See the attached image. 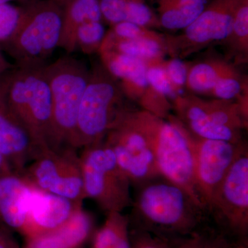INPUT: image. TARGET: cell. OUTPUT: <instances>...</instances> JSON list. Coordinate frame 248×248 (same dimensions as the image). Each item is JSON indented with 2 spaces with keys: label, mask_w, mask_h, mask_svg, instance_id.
<instances>
[{
  "label": "cell",
  "mask_w": 248,
  "mask_h": 248,
  "mask_svg": "<svg viewBox=\"0 0 248 248\" xmlns=\"http://www.w3.org/2000/svg\"><path fill=\"white\" fill-rule=\"evenodd\" d=\"M162 65L174 91L178 95L183 94L181 91L186 89L190 63L182 59L170 58L167 60L164 59Z\"/></svg>",
  "instance_id": "cell-31"
},
{
  "label": "cell",
  "mask_w": 248,
  "mask_h": 248,
  "mask_svg": "<svg viewBox=\"0 0 248 248\" xmlns=\"http://www.w3.org/2000/svg\"><path fill=\"white\" fill-rule=\"evenodd\" d=\"M20 175L32 187L77 203L86 199L79 156L73 148L46 147Z\"/></svg>",
  "instance_id": "cell-10"
},
{
  "label": "cell",
  "mask_w": 248,
  "mask_h": 248,
  "mask_svg": "<svg viewBox=\"0 0 248 248\" xmlns=\"http://www.w3.org/2000/svg\"><path fill=\"white\" fill-rule=\"evenodd\" d=\"M79 159L86 199L107 214L132 206L130 180L104 141L83 148Z\"/></svg>",
  "instance_id": "cell-8"
},
{
  "label": "cell",
  "mask_w": 248,
  "mask_h": 248,
  "mask_svg": "<svg viewBox=\"0 0 248 248\" xmlns=\"http://www.w3.org/2000/svg\"><path fill=\"white\" fill-rule=\"evenodd\" d=\"M239 0H213L203 12L179 34H165L166 53L184 60L221 44L231 33Z\"/></svg>",
  "instance_id": "cell-12"
},
{
  "label": "cell",
  "mask_w": 248,
  "mask_h": 248,
  "mask_svg": "<svg viewBox=\"0 0 248 248\" xmlns=\"http://www.w3.org/2000/svg\"><path fill=\"white\" fill-rule=\"evenodd\" d=\"M101 50L116 52L146 62L160 61L167 55L166 42L119 38L108 31L99 52Z\"/></svg>",
  "instance_id": "cell-23"
},
{
  "label": "cell",
  "mask_w": 248,
  "mask_h": 248,
  "mask_svg": "<svg viewBox=\"0 0 248 248\" xmlns=\"http://www.w3.org/2000/svg\"><path fill=\"white\" fill-rule=\"evenodd\" d=\"M236 65L226 58L215 56L189 65L186 89L191 94L208 96L222 77L237 71Z\"/></svg>",
  "instance_id": "cell-20"
},
{
  "label": "cell",
  "mask_w": 248,
  "mask_h": 248,
  "mask_svg": "<svg viewBox=\"0 0 248 248\" xmlns=\"http://www.w3.org/2000/svg\"><path fill=\"white\" fill-rule=\"evenodd\" d=\"M63 4V27L60 48L67 53L76 51L75 35L81 24L91 21L103 22L99 0H60Z\"/></svg>",
  "instance_id": "cell-19"
},
{
  "label": "cell",
  "mask_w": 248,
  "mask_h": 248,
  "mask_svg": "<svg viewBox=\"0 0 248 248\" xmlns=\"http://www.w3.org/2000/svg\"><path fill=\"white\" fill-rule=\"evenodd\" d=\"M228 61L239 66L248 60V0H239L235 11L231 33L221 42Z\"/></svg>",
  "instance_id": "cell-24"
},
{
  "label": "cell",
  "mask_w": 248,
  "mask_h": 248,
  "mask_svg": "<svg viewBox=\"0 0 248 248\" xmlns=\"http://www.w3.org/2000/svg\"><path fill=\"white\" fill-rule=\"evenodd\" d=\"M0 248H20L11 232L0 226Z\"/></svg>",
  "instance_id": "cell-33"
},
{
  "label": "cell",
  "mask_w": 248,
  "mask_h": 248,
  "mask_svg": "<svg viewBox=\"0 0 248 248\" xmlns=\"http://www.w3.org/2000/svg\"><path fill=\"white\" fill-rule=\"evenodd\" d=\"M13 1H16V0H0V4H9Z\"/></svg>",
  "instance_id": "cell-36"
},
{
  "label": "cell",
  "mask_w": 248,
  "mask_h": 248,
  "mask_svg": "<svg viewBox=\"0 0 248 248\" xmlns=\"http://www.w3.org/2000/svg\"><path fill=\"white\" fill-rule=\"evenodd\" d=\"M107 31L103 22L91 21L81 24L75 35L76 50L86 55L99 53Z\"/></svg>",
  "instance_id": "cell-26"
},
{
  "label": "cell",
  "mask_w": 248,
  "mask_h": 248,
  "mask_svg": "<svg viewBox=\"0 0 248 248\" xmlns=\"http://www.w3.org/2000/svg\"><path fill=\"white\" fill-rule=\"evenodd\" d=\"M11 64L6 61V58H4V55L1 53V50H0V75L1 73H4L5 71L9 69V68H11Z\"/></svg>",
  "instance_id": "cell-35"
},
{
  "label": "cell",
  "mask_w": 248,
  "mask_h": 248,
  "mask_svg": "<svg viewBox=\"0 0 248 248\" xmlns=\"http://www.w3.org/2000/svg\"><path fill=\"white\" fill-rule=\"evenodd\" d=\"M134 188L130 227L170 241L191 234L210 220L192 196L166 178H155Z\"/></svg>",
  "instance_id": "cell-1"
},
{
  "label": "cell",
  "mask_w": 248,
  "mask_h": 248,
  "mask_svg": "<svg viewBox=\"0 0 248 248\" xmlns=\"http://www.w3.org/2000/svg\"><path fill=\"white\" fill-rule=\"evenodd\" d=\"M131 248H170L166 240L139 228L130 227Z\"/></svg>",
  "instance_id": "cell-32"
},
{
  "label": "cell",
  "mask_w": 248,
  "mask_h": 248,
  "mask_svg": "<svg viewBox=\"0 0 248 248\" xmlns=\"http://www.w3.org/2000/svg\"><path fill=\"white\" fill-rule=\"evenodd\" d=\"M93 232L94 220L81 208L56 229L25 239L24 248H81L92 236Z\"/></svg>",
  "instance_id": "cell-17"
},
{
  "label": "cell",
  "mask_w": 248,
  "mask_h": 248,
  "mask_svg": "<svg viewBox=\"0 0 248 248\" xmlns=\"http://www.w3.org/2000/svg\"><path fill=\"white\" fill-rule=\"evenodd\" d=\"M46 147L0 99V153L14 172L22 174Z\"/></svg>",
  "instance_id": "cell-14"
},
{
  "label": "cell",
  "mask_w": 248,
  "mask_h": 248,
  "mask_svg": "<svg viewBox=\"0 0 248 248\" xmlns=\"http://www.w3.org/2000/svg\"><path fill=\"white\" fill-rule=\"evenodd\" d=\"M138 112L153 141L161 175L184 189L205 210L197 186L192 135L172 114L163 119L142 109H138Z\"/></svg>",
  "instance_id": "cell-3"
},
{
  "label": "cell",
  "mask_w": 248,
  "mask_h": 248,
  "mask_svg": "<svg viewBox=\"0 0 248 248\" xmlns=\"http://www.w3.org/2000/svg\"><path fill=\"white\" fill-rule=\"evenodd\" d=\"M0 99L31 133L54 148L52 97L43 66H11L0 75Z\"/></svg>",
  "instance_id": "cell-2"
},
{
  "label": "cell",
  "mask_w": 248,
  "mask_h": 248,
  "mask_svg": "<svg viewBox=\"0 0 248 248\" xmlns=\"http://www.w3.org/2000/svg\"><path fill=\"white\" fill-rule=\"evenodd\" d=\"M63 8L60 0H40L23 7L14 35L3 46L20 66H43L60 47Z\"/></svg>",
  "instance_id": "cell-5"
},
{
  "label": "cell",
  "mask_w": 248,
  "mask_h": 248,
  "mask_svg": "<svg viewBox=\"0 0 248 248\" xmlns=\"http://www.w3.org/2000/svg\"><path fill=\"white\" fill-rule=\"evenodd\" d=\"M147 62V78L148 82L156 93L169 99L172 103L177 97V93L174 91L168 78L166 71L162 65L163 60Z\"/></svg>",
  "instance_id": "cell-29"
},
{
  "label": "cell",
  "mask_w": 248,
  "mask_h": 248,
  "mask_svg": "<svg viewBox=\"0 0 248 248\" xmlns=\"http://www.w3.org/2000/svg\"><path fill=\"white\" fill-rule=\"evenodd\" d=\"M11 172H14V171L10 167L9 164H8L2 155L0 153V177Z\"/></svg>",
  "instance_id": "cell-34"
},
{
  "label": "cell",
  "mask_w": 248,
  "mask_h": 248,
  "mask_svg": "<svg viewBox=\"0 0 248 248\" xmlns=\"http://www.w3.org/2000/svg\"><path fill=\"white\" fill-rule=\"evenodd\" d=\"M210 220L223 231L248 239V148L237 156L207 206Z\"/></svg>",
  "instance_id": "cell-11"
},
{
  "label": "cell",
  "mask_w": 248,
  "mask_h": 248,
  "mask_svg": "<svg viewBox=\"0 0 248 248\" xmlns=\"http://www.w3.org/2000/svg\"><path fill=\"white\" fill-rule=\"evenodd\" d=\"M81 208L82 204L32 187L20 234L25 239L46 234L62 226Z\"/></svg>",
  "instance_id": "cell-15"
},
{
  "label": "cell",
  "mask_w": 248,
  "mask_h": 248,
  "mask_svg": "<svg viewBox=\"0 0 248 248\" xmlns=\"http://www.w3.org/2000/svg\"><path fill=\"white\" fill-rule=\"evenodd\" d=\"M137 110L130 107L124 111L104 140L133 188L162 177L156 165L153 141Z\"/></svg>",
  "instance_id": "cell-9"
},
{
  "label": "cell",
  "mask_w": 248,
  "mask_h": 248,
  "mask_svg": "<svg viewBox=\"0 0 248 248\" xmlns=\"http://www.w3.org/2000/svg\"><path fill=\"white\" fill-rule=\"evenodd\" d=\"M172 110L195 138L234 143L245 140L248 110L236 100L203 99L188 93L172 101Z\"/></svg>",
  "instance_id": "cell-6"
},
{
  "label": "cell",
  "mask_w": 248,
  "mask_h": 248,
  "mask_svg": "<svg viewBox=\"0 0 248 248\" xmlns=\"http://www.w3.org/2000/svg\"><path fill=\"white\" fill-rule=\"evenodd\" d=\"M120 84L101 63L91 70L77 119L75 149L104 141L120 115L129 108Z\"/></svg>",
  "instance_id": "cell-4"
},
{
  "label": "cell",
  "mask_w": 248,
  "mask_h": 248,
  "mask_svg": "<svg viewBox=\"0 0 248 248\" xmlns=\"http://www.w3.org/2000/svg\"><path fill=\"white\" fill-rule=\"evenodd\" d=\"M45 71L51 92L54 148L75 149L77 119L91 69L81 60L66 55L45 65Z\"/></svg>",
  "instance_id": "cell-7"
},
{
  "label": "cell",
  "mask_w": 248,
  "mask_h": 248,
  "mask_svg": "<svg viewBox=\"0 0 248 248\" xmlns=\"http://www.w3.org/2000/svg\"><path fill=\"white\" fill-rule=\"evenodd\" d=\"M247 90V78H244L237 70L220 78L209 93L208 97L223 100H236Z\"/></svg>",
  "instance_id": "cell-27"
},
{
  "label": "cell",
  "mask_w": 248,
  "mask_h": 248,
  "mask_svg": "<svg viewBox=\"0 0 248 248\" xmlns=\"http://www.w3.org/2000/svg\"><path fill=\"white\" fill-rule=\"evenodd\" d=\"M192 137L197 160V186L207 211V206L214 193L240 153L248 146V143L246 140L234 143Z\"/></svg>",
  "instance_id": "cell-13"
},
{
  "label": "cell",
  "mask_w": 248,
  "mask_h": 248,
  "mask_svg": "<svg viewBox=\"0 0 248 248\" xmlns=\"http://www.w3.org/2000/svg\"><path fill=\"white\" fill-rule=\"evenodd\" d=\"M108 31L119 38L166 42L165 34L159 33L154 29H149V28L131 22L117 23L110 26V29Z\"/></svg>",
  "instance_id": "cell-28"
},
{
  "label": "cell",
  "mask_w": 248,
  "mask_h": 248,
  "mask_svg": "<svg viewBox=\"0 0 248 248\" xmlns=\"http://www.w3.org/2000/svg\"><path fill=\"white\" fill-rule=\"evenodd\" d=\"M23 13V7L9 4H0V45L11 40L17 30Z\"/></svg>",
  "instance_id": "cell-30"
},
{
  "label": "cell",
  "mask_w": 248,
  "mask_h": 248,
  "mask_svg": "<svg viewBox=\"0 0 248 248\" xmlns=\"http://www.w3.org/2000/svg\"><path fill=\"white\" fill-rule=\"evenodd\" d=\"M161 29L182 31L194 22L206 6V0H156Z\"/></svg>",
  "instance_id": "cell-22"
},
{
  "label": "cell",
  "mask_w": 248,
  "mask_h": 248,
  "mask_svg": "<svg viewBox=\"0 0 248 248\" xmlns=\"http://www.w3.org/2000/svg\"><path fill=\"white\" fill-rule=\"evenodd\" d=\"M32 189L27 181L17 173L0 177V226L20 234Z\"/></svg>",
  "instance_id": "cell-16"
},
{
  "label": "cell",
  "mask_w": 248,
  "mask_h": 248,
  "mask_svg": "<svg viewBox=\"0 0 248 248\" xmlns=\"http://www.w3.org/2000/svg\"><path fill=\"white\" fill-rule=\"evenodd\" d=\"M167 241L170 248H248V239L227 232L211 220L187 236Z\"/></svg>",
  "instance_id": "cell-21"
},
{
  "label": "cell",
  "mask_w": 248,
  "mask_h": 248,
  "mask_svg": "<svg viewBox=\"0 0 248 248\" xmlns=\"http://www.w3.org/2000/svg\"><path fill=\"white\" fill-rule=\"evenodd\" d=\"M104 224L94 233L92 248H131L128 215L107 214Z\"/></svg>",
  "instance_id": "cell-25"
},
{
  "label": "cell",
  "mask_w": 248,
  "mask_h": 248,
  "mask_svg": "<svg viewBox=\"0 0 248 248\" xmlns=\"http://www.w3.org/2000/svg\"><path fill=\"white\" fill-rule=\"evenodd\" d=\"M103 22L109 25L131 22L149 29H161L157 15L145 0H99Z\"/></svg>",
  "instance_id": "cell-18"
}]
</instances>
